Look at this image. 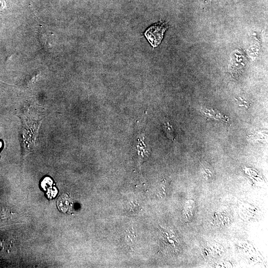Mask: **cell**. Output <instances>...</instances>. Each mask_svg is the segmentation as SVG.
I'll use <instances>...</instances> for the list:
<instances>
[{
	"label": "cell",
	"mask_w": 268,
	"mask_h": 268,
	"mask_svg": "<svg viewBox=\"0 0 268 268\" xmlns=\"http://www.w3.org/2000/svg\"><path fill=\"white\" fill-rule=\"evenodd\" d=\"M57 202L60 209L63 211H67L69 207V200L66 196L61 197Z\"/></svg>",
	"instance_id": "cell-2"
},
{
	"label": "cell",
	"mask_w": 268,
	"mask_h": 268,
	"mask_svg": "<svg viewBox=\"0 0 268 268\" xmlns=\"http://www.w3.org/2000/svg\"><path fill=\"white\" fill-rule=\"evenodd\" d=\"M164 128L167 137L173 141H174L175 140V136L172 126H171L168 122H167L164 123Z\"/></svg>",
	"instance_id": "cell-3"
},
{
	"label": "cell",
	"mask_w": 268,
	"mask_h": 268,
	"mask_svg": "<svg viewBox=\"0 0 268 268\" xmlns=\"http://www.w3.org/2000/svg\"><path fill=\"white\" fill-rule=\"evenodd\" d=\"M167 28L166 23L159 22L149 27L145 32L144 35L150 44L155 47L161 43Z\"/></svg>",
	"instance_id": "cell-1"
}]
</instances>
